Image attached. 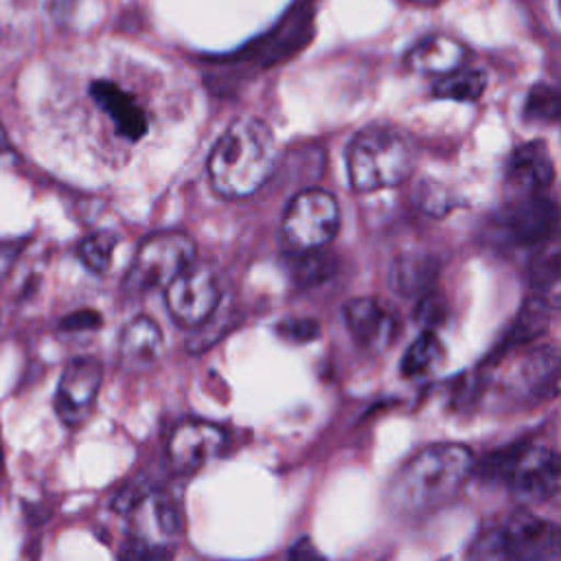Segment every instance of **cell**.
Instances as JSON below:
<instances>
[{"mask_svg":"<svg viewBox=\"0 0 561 561\" xmlns=\"http://www.w3.org/2000/svg\"><path fill=\"white\" fill-rule=\"evenodd\" d=\"M294 278L300 287H313L324 283L329 276L335 272V259L329 256L327 252L320 250H309L305 252L296 263H294Z\"/></svg>","mask_w":561,"mask_h":561,"instance_id":"cell-26","label":"cell"},{"mask_svg":"<svg viewBox=\"0 0 561 561\" xmlns=\"http://www.w3.org/2000/svg\"><path fill=\"white\" fill-rule=\"evenodd\" d=\"M167 309L171 318L186 329H199L219 307V285L215 274L191 263L167 285Z\"/></svg>","mask_w":561,"mask_h":561,"instance_id":"cell-7","label":"cell"},{"mask_svg":"<svg viewBox=\"0 0 561 561\" xmlns=\"http://www.w3.org/2000/svg\"><path fill=\"white\" fill-rule=\"evenodd\" d=\"M346 167L357 193L397 186L412 171V142L392 125H368L351 140Z\"/></svg>","mask_w":561,"mask_h":561,"instance_id":"cell-3","label":"cell"},{"mask_svg":"<svg viewBox=\"0 0 561 561\" xmlns=\"http://www.w3.org/2000/svg\"><path fill=\"white\" fill-rule=\"evenodd\" d=\"M495 476L504 478L513 497L524 504H539L561 491V454L539 445H515L493 454Z\"/></svg>","mask_w":561,"mask_h":561,"instance_id":"cell-4","label":"cell"},{"mask_svg":"<svg viewBox=\"0 0 561 561\" xmlns=\"http://www.w3.org/2000/svg\"><path fill=\"white\" fill-rule=\"evenodd\" d=\"M7 149H9V136H7L4 125L0 123V153H2V151H7Z\"/></svg>","mask_w":561,"mask_h":561,"instance_id":"cell-33","label":"cell"},{"mask_svg":"<svg viewBox=\"0 0 561 561\" xmlns=\"http://www.w3.org/2000/svg\"><path fill=\"white\" fill-rule=\"evenodd\" d=\"M438 265L427 254H401L390 265V287L401 296H423L434 283Z\"/></svg>","mask_w":561,"mask_h":561,"instance_id":"cell-19","label":"cell"},{"mask_svg":"<svg viewBox=\"0 0 561 561\" xmlns=\"http://www.w3.org/2000/svg\"><path fill=\"white\" fill-rule=\"evenodd\" d=\"M0 26H2V20H0Z\"/></svg>","mask_w":561,"mask_h":561,"instance_id":"cell-36","label":"cell"},{"mask_svg":"<svg viewBox=\"0 0 561 561\" xmlns=\"http://www.w3.org/2000/svg\"><path fill=\"white\" fill-rule=\"evenodd\" d=\"M502 535L511 561H561V524L519 508L502 524Z\"/></svg>","mask_w":561,"mask_h":561,"instance_id":"cell-11","label":"cell"},{"mask_svg":"<svg viewBox=\"0 0 561 561\" xmlns=\"http://www.w3.org/2000/svg\"><path fill=\"white\" fill-rule=\"evenodd\" d=\"M467 561H511L502 526H482L467 548Z\"/></svg>","mask_w":561,"mask_h":561,"instance_id":"cell-25","label":"cell"},{"mask_svg":"<svg viewBox=\"0 0 561 561\" xmlns=\"http://www.w3.org/2000/svg\"><path fill=\"white\" fill-rule=\"evenodd\" d=\"M528 285L533 298L546 302L550 309L561 305V243L552 239L537 248L528 265Z\"/></svg>","mask_w":561,"mask_h":561,"instance_id":"cell-18","label":"cell"},{"mask_svg":"<svg viewBox=\"0 0 561 561\" xmlns=\"http://www.w3.org/2000/svg\"><path fill=\"white\" fill-rule=\"evenodd\" d=\"M445 313V305L436 294H423L421 302H419V320L427 322V324H436Z\"/></svg>","mask_w":561,"mask_h":561,"instance_id":"cell-30","label":"cell"},{"mask_svg":"<svg viewBox=\"0 0 561 561\" xmlns=\"http://www.w3.org/2000/svg\"><path fill=\"white\" fill-rule=\"evenodd\" d=\"M497 224L511 243L522 248H539L554 239L561 226V210L543 193L524 195L515 197L502 208Z\"/></svg>","mask_w":561,"mask_h":561,"instance_id":"cell-8","label":"cell"},{"mask_svg":"<svg viewBox=\"0 0 561 561\" xmlns=\"http://www.w3.org/2000/svg\"><path fill=\"white\" fill-rule=\"evenodd\" d=\"M559 2V15H561V0H557Z\"/></svg>","mask_w":561,"mask_h":561,"instance_id":"cell-35","label":"cell"},{"mask_svg":"<svg viewBox=\"0 0 561 561\" xmlns=\"http://www.w3.org/2000/svg\"><path fill=\"white\" fill-rule=\"evenodd\" d=\"M15 259H18V245L0 241V280L11 272Z\"/></svg>","mask_w":561,"mask_h":561,"instance_id":"cell-32","label":"cell"},{"mask_svg":"<svg viewBox=\"0 0 561 561\" xmlns=\"http://www.w3.org/2000/svg\"><path fill=\"white\" fill-rule=\"evenodd\" d=\"M195 259V243L184 232H156L147 237L131 265L125 272L123 287L127 291H147L167 287L180 272H184Z\"/></svg>","mask_w":561,"mask_h":561,"instance_id":"cell-5","label":"cell"},{"mask_svg":"<svg viewBox=\"0 0 561 561\" xmlns=\"http://www.w3.org/2000/svg\"><path fill=\"white\" fill-rule=\"evenodd\" d=\"M550 313V307L537 298H528L519 311V316L515 318L508 335H506V344L513 346V344H524V342H530L535 337H539L546 327H548V316Z\"/></svg>","mask_w":561,"mask_h":561,"instance_id":"cell-23","label":"cell"},{"mask_svg":"<svg viewBox=\"0 0 561 561\" xmlns=\"http://www.w3.org/2000/svg\"><path fill=\"white\" fill-rule=\"evenodd\" d=\"M276 333L287 342L305 344L320 335V324L313 318H285L276 324Z\"/></svg>","mask_w":561,"mask_h":561,"instance_id":"cell-28","label":"cell"},{"mask_svg":"<svg viewBox=\"0 0 561 561\" xmlns=\"http://www.w3.org/2000/svg\"><path fill=\"white\" fill-rule=\"evenodd\" d=\"M344 320L353 337L366 348H383L392 342L394 316L377 298H353L344 305Z\"/></svg>","mask_w":561,"mask_h":561,"instance_id":"cell-16","label":"cell"},{"mask_svg":"<svg viewBox=\"0 0 561 561\" xmlns=\"http://www.w3.org/2000/svg\"><path fill=\"white\" fill-rule=\"evenodd\" d=\"M103 381V366L94 357H75L66 364L57 392L55 412L68 427H79L92 414Z\"/></svg>","mask_w":561,"mask_h":561,"instance_id":"cell-10","label":"cell"},{"mask_svg":"<svg viewBox=\"0 0 561 561\" xmlns=\"http://www.w3.org/2000/svg\"><path fill=\"white\" fill-rule=\"evenodd\" d=\"M226 440L228 436L224 427L208 421L188 419L171 430L167 438V456L175 471L188 473L215 458L226 447Z\"/></svg>","mask_w":561,"mask_h":561,"instance_id":"cell-13","label":"cell"},{"mask_svg":"<svg viewBox=\"0 0 561 561\" xmlns=\"http://www.w3.org/2000/svg\"><path fill=\"white\" fill-rule=\"evenodd\" d=\"M116 243H118V237L114 232H107V230L92 232L79 243V259L90 272L103 274L112 263V252Z\"/></svg>","mask_w":561,"mask_h":561,"instance_id":"cell-24","label":"cell"},{"mask_svg":"<svg viewBox=\"0 0 561 561\" xmlns=\"http://www.w3.org/2000/svg\"><path fill=\"white\" fill-rule=\"evenodd\" d=\"M173 550L167 543L151 541L145 535H134L118 550V561H171Z\"/></svg>","mask_w":561,"mask_h":561,"instance_id":"cell-27","label":"cell"},{"mask_svg":"<svg viewBox=\"0 0 561 561\" xmlns=\"http://www.w3.org/2000/svg\"><path fill=\"white\" fill-rule=\"evenodd\" d=\"M469 50L465 48L462 42L434 33L423 39H419L403 57V64L410 72L414 75H425V77H447L460 68H465Z\"/></svg>","mask_w":561,"mask_h":561,"instance_id":"cell-15","label":"cell"},{"mask_svg":"<svg viewBox=\"0 0 561 561\" xmlns=\"http://www.w3.org/2000/svg\"><path fill=\"white\" fill-rule=\"evenodd\" d=\"M96 327H101V316L90 309L75 311L61 320L64 331H88V329H96Z\"/></svg>","mask_w":561,"mask_h":561,"instance_id":"cell-29","label":"cell"},{"mask_svg":"<svg viewBox=\"0 0 561 561\" xmlns=\"http://www.w3.org/2000/svg\"><path fill=\"white\" fill-rule=\"evenodd\" d=\"M162 351V331L156 320L138 316L127 322L118 337V359L125 368H145L156 362Z\"/></svg>","mask_w":561,"mask_h":561,"instance_id":"cell-17","label":"cell"},{"mask_svg":"<svg viewBox=\"0 0 561 561\" xmlns=\"http://www.w3.org/2000/svg\"><path fill=\"white\" fill-rule=\"evenodd\" d=\"M287 561H324L322 554L318 552V548L311 543V539H298L289 552H287Z\"/></svg>","mask_w":561,"mask_h":561,"instance_id":"cell-31","label":"cell"},{"mask_svg":"<svg viewBox=\"0 0 561 561\" xmlns=\"http://www.w3.org/2000/svg\"><path fill=\"white\" fill-rule=\"evenodd\" d=\"M276 167L274 134L261 118H237L208 156L213 188L228 199L256 193Z\"/></svg>","mask_w":561,"mask_h":561,"instance_id":"cell-2","label":"cell"},{"mask_svg":"<svg viewBox=\"0 0 561 561\" xmlns=\"http://www.w3.org/2000/svg\"><path fill=\"white\" fill-rule=\"evenodd\" d=\"M443 359V344L434 331H423L401 357V373L405 377H419L430 373Z\"/></svg>","mask_w":561,"mask_h":561,"instance_id":"cell-22","label":"cell"},{"mask_svg":"<svg viewBox=\"0 0 561 561\" xmlns=\"http://www.w3.org/2000/svg\"><path fill=\"white\" fill-rule=\"evenodd\" d=\"M410 4H416V7H434V4H438V2H443V0H408Z\"/></svg>","mask_w":561,"mask_h":561,"instance_id":"cell-34","label":"cell"},{"mask_svg":"<svg viewBox=\"0 0 561 561\" xmlns=\"http://www.w3.org/2000/svg\"><path fill=\"white\" fill-rule=\"evenodd\" d=\"M473 471V454L458 443H434L416 451L392 478L388 506L401 517H425L449 504Z\"/></svg>","mask_w":561,"mask_h":561,"instance_id":"cell-1","label":"cell"},{"mask_svg":"<svg viewBox=\"0 0 561 561\" xmlns=\"http://www.w3.org/2000/svg\"><path fill=\"white\" fill-rule=\"evenodd\" d=\"M506 186L517 195H539L554 180V162L546 142L528 140L517 145L504 164Z\"/></svg>","mask_w":561,"mask_h":561,"instance_id":"cell-14","label":"cell"},{"mask_svg":"<svg viewBox=\"0 0 561 561\" xmlns=\"http://www.w3.org/2000/svg\"><path fill=\"white\" fill-rule=\"evenodd\" d=\"M88 94L121 140L138 142L145 138L149 131V112L136 94L110 79L92 81Z\"/></svg>","mask_w":561,"mask_h":561,"instance_id":"cell-12","label":"cell"},{"mask_svg":"<svg viewBox=\"0 0 561 561\" xmlns=\"http://www.w3.org/2000/svg\"><path fill=\"white\" fill-rule=\"evenodd\" d=\"M313 33V9L309 2H300L287 11V15L272 28L267 31L261 39L252 42L250 48L241 53L239 66L248 68H265L272 66L280 59H287L296 55L307 42L311 39Z\"/></svg>","mask_w":561,"mask_h":561,"instance_id":"cell-9","label":"cell"},{"mask_svg":"<svg viewBox=\"0 0 561 561\" xmlns=\"http://www.w3.org/2000/svg\"><path fill=\"white\" fill-rule=\"evenodd\" d=\"M524 121L535 125H550L561 121V88L550 83H535L524 99Z\"/></svg>","mask_w":561,"mask_h":561,"instance_id":"cell-21","label":"cell"},{"mask_svg":"<svg viewBox=\"0 0 561 561\" xmlns=\"http://www.w3.org/2000/svg\"><path fill=\"white\" fill-rule=\"evenodd\" d=\"M486 88V75L478 68H460L447 77L434 79L432 94L443 101L473 103L482 96Z\"/></svg>","mask_w":561,"mask_h":561,"instance_id":"cell-20","label":"cell"},{"mask_svg":"<svg viewBox=\"0 0 561 561\" xmlns=\"http://www.w3.org/2000/svg\"><path fill=\"white\" fill-rule=\"evenodd\" d=\"M340 228V206L335 197L322 188H305L289 202L283 217L285 239L302 250L324 248Z\"/></svg>","mask_w":561,"mask_h":561,"instance_id":"cell-6","label":"cell"}]
</instances>
